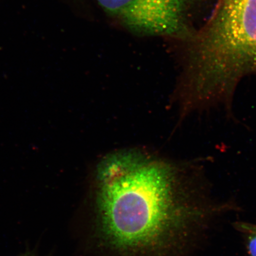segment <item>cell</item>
<instances>
[{
	"mask_svg": "<svg viewBox=\"0 0 256 256\" xmlns=\"http://www.w3.org/2000/svg\"><path fill=\"white\" fill-rule=\"evenodd\" d=\"M139 150L102 160L82 204L91 256H185L203 218L200 170Z\"/></svg>",
	"mask_w": 256,
	"mask_h": 256,
	"instance_id": "obj_1",
	"label": "cell"
},
{
	"mask_svg": "<svg viewBox=\"0 0 256 256\" xmlns=\"http://www.w3.org/2000/svg\"><path fill=\"white\" fill-rule=\"evenodd\" d=\"M18 256H36L34 254L33 252H26L24 254H22Z\"/></svg>",
	"mask_w": 256,
	"mask_h": 256,
	"instance_id": "obj_5",
	"label": "cell"
},
{
	"mask_svg": "<svg viewBox=\"0 0 256 256\" xmlns=\"http://www.w3.org/2000/svg\"><path fill=\"white\" fill-rule=\"evenodd\" d=\"M106 12L136 33L191 38L192 10L206 0H97Z\"/></svg>",
	"mask_w": 256,
	"mask_h": 256,
	"instance_id": "obj_3",
	"label": "cell"
},
{
	"mask_svg": "<svg viewBox=\"0 0 256 256\" xmlns=\"http://www.w3.org/2000/svg\"><path fill=\"white\" fill-rule=\"evenodd\" d=\"M190 39L182 95L202 110L224 106L232 111L236 86L256 74V0H216Z\"/></svg>",
	"mask_w": 256,
	"mask_h": 256,
	"instance_id": "obj_2",
	"label": "cell"
},
{
	"mask_svg": "<svg viewBox=\"0 0 256 256\" xmlns=\"http://www.w3.org/2000/svg\"><path fill=\"white\" fill-rule=\"evenodd\" d=\"M238 228L247 238L248 248L251 256H256V226L250 223H238Z\"/></svg>",
	"mask_w": 256,
	"mask_h": 256,
	"instance_id": "obj_4",
	"label": "cell"
}]
</instances>
